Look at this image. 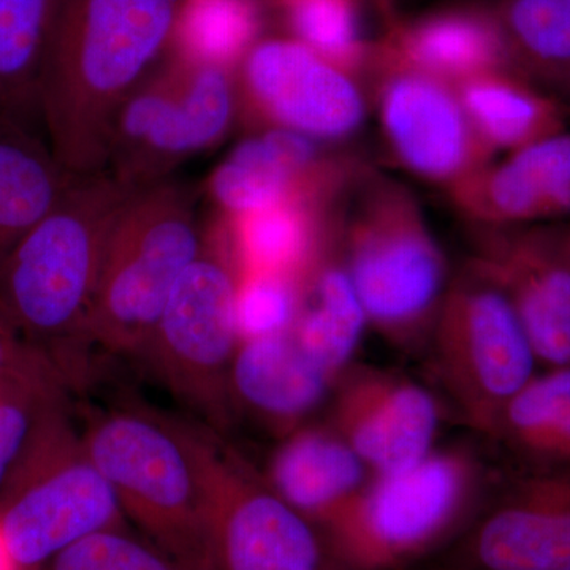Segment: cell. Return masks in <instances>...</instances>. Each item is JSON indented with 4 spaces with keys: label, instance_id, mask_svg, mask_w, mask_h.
Masks as SVG:
<instances>
[{
    "label": "cell",
    "instance_id": "6da1fadb",
    "mask_svg": "<svg viewBox=\"0 0 570 570\" xmlns=\"http://www.w3.org/2000/svg\"><path fill=\"white\" fill-rule=\"evenodd\" d=\"M179 0H59L39 110L56 159L73 175L107 168L112 124L170 48Z\"/></svg>",
    "mask_w": 570,
    "mask_h": 570
},
{
    "label": "cell",
    "instance_id": "7a4b0ae2",
    "mask_svg": "<svg viewBox=\"0 0 570 570\" xmlns=\"http://www.w3.org/2000/svg\"><path fill=\"white\" fill-rule=\"evenodd\" d=\"M130 193L107 170L75 175L0 266V314L69 385L89 344L105 245Z\"/></svg>",
    "mask_w": 570,
    "mask_h": 570
},
{
    "label": "cell",
    "instance_id": "3957f363",
    "mask_svg": "<svg viewBox=\"0 0 570 570\" xmlns=\"http://www.w3.org/2000/svg\"><path fill=\"white\" fill-rule=\"evenodd\" d=\"M347 202L340 253L367 325L393 346H425L452 275L417 198L366 168Z\"/></svg>",
    "mask_w": 570,
    "mask_h": 570
},
{
    "label": "cell",
    "instance_id": "277c9868",
    "mask_svg": "<svg viewBox=\"0 0 570 570\" xmlns=\"http://www.w3.org/2000/svg\"><path fill=\"white\" fill-rule=\"evenodd\" d=\"M127 520L195 570H208V490L198 426L140 406L97 412L81 433Z\"/></svg>",
    "mask_w": 570,
    "mask_h": 570
},
{
    "label": "cell",
    "instance_id": "5b68a950",
    "mask_svg": "<svg viewBox=\"0 0 570 570\" xmlns=\"http://www.w3.org/2000/svg\"><path fill=\"white\" fill-rule=\"evenodd\" d=\"M487 482L471 449H434L403 471L371 479L321 528L344 569L403 570L466 531Z\"/></svg>",
    "mask_w": 570,
    "mask_h": 570
},
{
    "label": "cell",
    "instance_id": "8992f818",
    "mask_svg": "<svg viewBox=\"0 0 570 570\" xmlns=\"http://www.w3.org/2000/svg\"><path fill=\"white\" fill-rule=\"evenodd\" d=\"M189 187L167 178L132 190L105 245L89 344L141 355L171 292L204 249Z\"/></svg>",
    "mask_w": 570,
    "mask_h": 570
},
{
    "label": "cell",
    "instance_id": "52a82bcc",
    "mask_svg": "<svg viewBox=\"0 0 570 570\" xmlns=\"http://www.w3.org/2000/svg\"><path fill=\"white\" fill-rule=\"evenodd\" d=\"M426 344L450 403L490 441L502 411L542 370L509 299L469 264L452 276Z\"/></svg>",
    "mask_w": 570,
    "mask_h": 570
},
{
    "label": "cell",
    "instance_id": "ba28073f",
    "mask_svg": "<svg viewBox=\"0 0 570 570\" xmlns=\"http://www.w3.org/2000/svg\"><path fill=\"white\" fill-rule=\"evenodd\" d=\"M238 272L223 236L205 242L178 281L141 355L206 426L224 433L235 419L230 374L242 344Z\"/></svg>",
    "mask_w": 570,
    "mask_h": 570
},
{
    "label": "cell",
    "instance_id": "9c48e42d",
    "mask_svg": "<svg viewBox=\"0 0 570 570\" xmlns=\"http://www.w3.org/2000/svg\"><path fill=\"white\" fill-rule=\"evenodd\" d=\"M234 115L232 70L174 55L124 100L105 170L130 190L164 181L176 165L219 141Z\"/></svg>",
    "mask_w": 570,
    "mask_h": 570
},
{
    "label": "cell",
    "instance_id": "30bf717a",
    "mask_svg": "<svg viewBox=\"0 0 570 570\" xmlns=\"http://www.w3.org/2000/svg\"><path fill=\"white\" fill-rule=\"evenodd\" d=\"M208 570H346L324 530L292 508L212 428L198 426Z\"/></svg>",
    "mask_w": 570,
    "mask_h": 570
},
{
    "label": "cell",
    "instance_id": "8fae6325",
    "mask_svg": "<svg viewBox=\"0 0 570 570\" xmlns=\"http://www.w3.org/2000/svg\"><path fill=\"white\" fill-rule=\"evenodd\" d=\"M127 527L121 504L63 412L0 502V530L14 560L40 570L97 532Z\"/></svg>",
    "mask_w": 570,
    "mask_h": 570
},
{
    "label": "cell",
    "instance_id": "7c38bea8",
    "mask_svg": "<svg viewBox=\"0 0 570 570\" xmlns=\"http://www.w3.org/2000/svg\"><path fill=\"white\" fill-rule=\"evenodd\" d=\"M382 132L396 163L449 193L493 163L494 151L472 126L455 86L374 48Z\"/></svg>",
    "mask_w": 570,
    "mask_h": 570
},
{
    "label": "cell",
    "instance_id": "4fadbf2b",
    "mask_svg": "<svg viewBox=\"0 0 570 570\" xmlns=\"http://www.w3.org/2000/svg\"><path fill=\"white\" fill-rule=\"evenodd\" d=\"M474 266L509 299L540 367L570 366V245L557 224L474 225Z\"/></svg>",
    "mask_w": 570,
    "mask_h": 570
},
{
    "label": "cell",
    "instance_id": "5bb4252c",
    "mask_svg": "<svg viewBox=\"0 0 570 570\" xmlns=\"http://www.w3.org/2000/svg\"><path fill=\"white\" fill-rule=\"evenodd\" d=\"M239 66L247 102L272 129L333 141L365 122L356 75L292 37L258 40Z\"/></svg>",
    "mask_w": 570,
    "mask_h": 570
},
{
    "label": "cell",
    "instance_id": "9a60e30c",
    "mask_svg": "<svg viewBox=\"0 0 570 570\" xmlns=\"http://www.w3.org/2000/svg\"><path fill=\"white\" fill-rule=\"evenodd\" d=\"M459 570H570V479L513 471L463 532Z\"/></svg>",
    "mask_w": 570,
    "mask_h": 570
},
{
    "label": "cell",
    "instance_id": "2e32d148",
    "mask_svg": "<svg viewBox=\"0 0 570 570\" xmlns=\"http://www.w3.org/2000/svg\"><path fill=\"white\" fill-rule=\"evenodd\" d=\"M330 404V425L373 478L403 471L434 450L441 403L406 374L352 365L337 379Z\"/></svg>",
    "mask_w": 570,
    "mask_h": 570
},
{
    "label": "cell",
    "instance_id": "e0dca14e",
    "mask_svg": "<svg viewBox=\"0 0 570 570\" xmlns=\"http://www.w3.org/2000/svg\"><path fill=\"white\" fill-rule=\"evenodd\" d=\"M365 168L326 156L306 135L268 129L239 142L213 171L208 189L225 214L287 204L335 208Z\"/></svg>",
    "mask_w": 570,
    "mask_h": 570
},
{
    "label": "cell",
    "instance_id": "ac0fdd59",
    "mask_svg": "<svg viewBox=\"0 0 570 570\" xmlns=\"http://www.w3.org/2000/svg\"><path fill=\"white\" fill-rule=\"evenodd\" d=\"M472 225L515 227L570 219V130L509 153L450 189Z\"/></svg>",
    "mask_w": 570,
    "mask_h": 570
},
{
    "label": "cell",
    "instance_id": "d6986e66",
    "mask_svg": "<svg viewBox=\"0 0 570 570\" xmlns=\"http://www.w3.org/2000/svg\"><path fill=\"white\" fill-rule=\"evenodd\" d=\"M336 381L292 333L242 341L230 374L235 415L243 412L279 438L309 423Z\"/></svg>",
    "mask_w": 570,
    "mask_h": 570
},
{
    "label": "cell",
    "instance_id": "ffe728a7",
    "mask_svg": "<svg viewBox=\"0 0 570 570\" xmlns=\"http://www.w3.org/2000/svg\"><path fill=\"white\" fill-rule=\"evenodd\" d=\"M266 482L318 527L373 479L355 450L330 423H305L281 438Z\"/></svg>",
    "mask_w": 570,
    "mask_h": 570
},
{
    "label": "cell",
    "instance_id": "44dd1931",
    "mask_svg": "<svg viewBox=\"0 0 570 570\" xmlns=\"http://www.w3.org/2000/svg\"><path fill=\"white\" fill-rule=\"evenodd\" d=\"M337 234L340 216L333 208L296 204L227 214L220 232L238 275L275 273L302 285Z\"/></svg>",
    "mask_w": 570,
    "mask_h": 570
},
{
    "label": "cell",
    "instance_id": "7402d4cb",
    "mask_svg": "<svg viewBox=\"0 0 570 570\" xmlns=\"http://www.w3.org/2000/svg\"><path fill=\"white\" fill-rule=\"evenodd\" d=\"M382 45L403 61L452 85L509 70L494 14L483 11H438L393 29Z\"/></svg>",
    "mask_w": 570,
    "mask_h": 570
},
{
    "label": "cell",
    "instance_id": "603a6c76",
    "mask_svg": "<svg viewBox=\"0 0 570 570\" xmlns=\"http://www.w3.org/2000/svg\"><path fill=\"white\" fill-rule=\"evenodd\" d=\"M491 441L515 471L570 479V366L540 370L502 411Z\"/></svg>",
    "mask_w": 570,
    "mask_h": 570
},
{
    "label": "cell",
    "instance_id": "cb8c5ba5",
    "mask_svg": "<svg viewBox=\"0 0 570 570\" xmlns=\"http://www.w3.org/2000/svg\"><path fill=\"white\" fill-rule=\"evenodd\" d=\"M29 122L0 119V266L73 179Z\"/></svg>",
    "mask_w": 570,
    "mask_h": 570
},
{
    "label": "cell",
    "instance_id": "d4e9b609",
    "mask_svg": "<svg viewBox=\"0 0 570 570\" xmlns=\"http://www.w3.org/2000/svg\"><path fill=\"white\" fill-rule=\"evenodd\" d=\"M367 326L365 309L341 258L337 236L303 283L298 313L288 332L337 381L354 365Z\"/></svg>",
    "mask_w": 570,
    "mask_h": 570
},
{
    "label": "cell",
    "instance_id": "484cf974",
    "mask_svg": "<svg viewBox=\"0 0 570 570\" xmlns=\"http://www.w3.org/2000/svg\"><path fill=\"white\" fill-rule=\"evenodd\" d=\"M453 86L472 126L494 153L517 151L568 129V105L512 71H490Z\"/></svg>",
    "mask_w": 570,
    "mask_h": 570
},
{
    "label": "cell",
    "instance_id": "4316f807",
    "mask_svg": "<svg viewBox=\"0 0 570 570\" xmlns=\"http://www.w3.org/2000/svg\"><path fill=\"white\" fill-rule=\"evenodd\" d=\"M493 14L509 70L570 108V0H504Z\"/></svg>",
    "mask_w": 570,
    "mask_h": 570
},
{
    "label": "cell",
    "instance_id": "83f0119b",
    "mask_svg": "<svg viewBox=\"0 0 570 570\" xmlns=\"http://www.w3.org/2000/svg\"><path fill=\"white\" fill-rule=\"evenodd\" d=\"M59 0H0V119H39L41 70Z\"/></svg>",
    "mask_w": 570,
    "mask_h": 570
},
{
    "label": "cell",
    "instance_id": "f1b7e54d",
    "mask_svg": "<svg viewBox=\"0 0 570 570\" xmlns=\"http://www.w3.org/2000/svg\"><path fill=\"white\" fill-rule=\"evenodd\" d=\"M261 28L257 0H179L170 50L184 61L234 70Z\"/></svg>",
    "mask_w": 570,
    "mask_h": 570
},
{
    "label": "cell",
    "instance_id": "f546056e",
    "mask_svg": "<svg viewBox=\"0 0 570 570\" xmlns=\"http://www.w3.org/2000/svg\"><path fill=\"white\" fill-rule=\"evenodd\" d=\"M66 389L52 381L0 384V502L67 411Z\"/></svg>",
    "mask_w": 570,
    "mask_h": 570
},
{
    "label": "cell",
    "instance_id": "4dcf8cb0",
    "mask_svg": "<svg viewBox=\"0 0 570 570\" xmlns=\"http://www.w3.org/2000/svg\"><path fill=\"white\" fill-rule=\"evenodd\" d=\"M292 39L352 73L366 69L373 48L362 33L358 0H272Z\"/></svg>",
    "mask_w": 570,
    "mask_h": 570
},
{
    "label": "cell",
    "instance_id": "1f68e13d",
    "mask_svg": "<svg viewBox=\"0 0 570 570\" xmlns=\"http://www.w3.org/2000/svg\"><path fill=\"white\" fill-rule=\"evenodd\" d=\"M40 570H195L129 528H111L75 543Z\"/></svg>",
    "mask_w": 570,
    "mask_h": 570
},
{
    "label": "cell",
    "instance_id": "d6a6232c",
    "mask_svg": "<svg viewBox=\"0 0 570 570\" xmlns=\"http://www.w3.org/2000/svg\"><path fill=\"white\" fill-rule=\"evenodd\" d=\"M302 283L275 273L238 275L236 316L242 341L287 332L298 313Z\"/></svg>",
    "mask_w": 570,
    "mask_h": 570
},
{
    "label": "cell",
    "instance_id": "836d02e7",
    "mask_svg": "<svg viewBox=\"0 0 570 570\" xmlns=\"http://www.w3.org/2000/svg\"><path fill=\"white\" fill-rule=\"evenodd\" d=\"M20 381L61 382L69 387L51 360L31 346L0 314V384Z\"/></svg>",
    "mask_w": 570,
    "mask_h": 570
},
{
    "label": "cell",
    "instance_id": "e575fe53",
    "mask_svg": "<svg viewBox=\"0 0 570 570\" xmlns=\"http://www.w3.org/2000/svg\"><path fill=\"white\" fill-rule=\"evenodd\" d=\"M0 570H26L20 562L14 560L13 554L7 546V540L3 538L2 530H0Z\"/></svg>",
    "mask_w": 570,
    "mask_h": 570
},
{
    "label": "cell",
    "instance_id": "d590c367",
    "mask_svg": "<svg viewBox=\"0 0 570 570\" xmlns=\"http://www.w3.org/2000/svg\"><path fill=\"white\" fill-rule=\"evenodd\" d=\"M566 227H568V236H569V245H570V224L566 225Z\"/></svg>",
    "mask_w": 570,
    "mask_h": 570
}]
</instances>
